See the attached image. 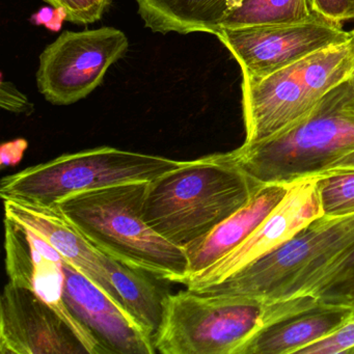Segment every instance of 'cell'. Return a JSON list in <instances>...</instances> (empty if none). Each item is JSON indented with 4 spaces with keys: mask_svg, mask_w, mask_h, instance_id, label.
<instances>
[{
    "mask_svg": "<svg viewBox=\"0 0 354 354\" xmlns=\"http://www.w3.org/2000/svg\"><path fill=\"white\" fill-rule=\"evenodd\" d=\"M350 80H351L352 82H353V84H354V65H353V70H352L351 76H350Z\"/></svg>",
    "mask_w": 354,
    "mask_h": 354,
    "instance_id": "cell-28",
    "label": "cell"
},
{
    "mask_svg": "<svg viewBox=\"0 0 354 354\" xmlns=\"http://www.w3.org/2000/svg\"><path fill=\"white\" fill-rule=\"evenodd\" d=\"M346 171H354V151L350 154L346 155L343 158L335 161L333 165L325 169L321 175H331V174L346 173Z\"/></svg>",
    "mask_w": 354,
    "mask_h": 354,
    "instance_id": "cell-26",
    "label": "cell"
},
{
    "mask_svg": "<svg viewBox=\"0 0 354 354\" xmlns=\"http://www.w3.org/2000/svg\"><path fill=\"white\" fill-rule=\"evenodd\" d=\"M323 215L342 217L354 213V171L317 176Z\"/></svg>",
    "mask_w": 354,
    "mask_h": 354,
    "instance_id": "cell-20",
    "label": "cell"
},
{
    "mask_svg": "<svg viewBox=\"0 0 354 354\" xmlns=\"http://www.w3.org/2000/svg\"><path fill=\"white\" fill-rule=\"evenodd\" d=\"M354 294V248L320 281L312 297L324 304H341Z\"/></svg>",
    "mask_w": 354,
    "mask_h": 354,
    "instance_id": "cell-21",
    "label": "cell"
},
{
    "mask_svg": "<svg viewBox=\"0 0 354 354\" xmlns=\"http://www.w3.org/2000/svg\"><path fill=\"white\" fill-rule=\"evenodd\" d=\"M243 0H138V14L153 32L187 35L218 32Z\"/></svg>",
    "mask_w": 354,
    "mask_h": 354,
    "instance_id": "cell-17",
    "label": "cell"
},
{
    "mask_svg": "<svg viewBox=\"0 0 354 354\" xmlns=\"http://www.w3.org/2000/svg\"><path fill=\"white\" fill-rule=\"evenodd\" d=\"M241 68L242 77L262 78L353 36L341 22L320 16L304 24L221 28L215 34Z\"/></svg>",
    "mask_w": 354,
    "mask_h": 354,
    "instance_id": "cell-9",
    "label": "cell"
},
{
    "mask_svg": "<svg viewBox=\"0 0 354 354\" xmlns=\"http://www.w3.org/2000/svg\"><path fill=\"white\" fill-rule=\"evenodd\" d=\"M354 347V317L325 339L300 350L298 354L347 353Z\"/></svg>",
    "mask_w": 354,
    "mask_h": 354,
    "instance_id": "cell-23",
    "label": "cell"
},
{
    "mask_svg": "<svg viewBox=\"0 0 354 354\" xmlns=\"http://www.w3.org/2000/svg\"><path fill=\"white\" fill-rule=\"evenodd\" d=\"M184 161L142 154L113 147L64 154L1 180L3 200L35 204H59L64 198L88 190L118 184L152 181L177 169Z\"/></svg>",
    "mask_w": 354,
    "mask_h": 354,
    "instance_id": "cell-7",
    "label": "cell"
},
{
    "mask_svg": "<svg viewBox=\"0 0 354 354\" xmlns=\"http://www.w3.org/2000/svg\"><path fill=\"white\" fill-rule=\"evenodd\" d=\"M0 105L6 111L14 113H24L32 115L35 111V106L26 95L22 94L11 82H6L1 77L0 84Z\"/></svg>",
    "mask_w": 354,
    "mask_h": 354,
    "instance_id": "cell-24",
    "label": "cell"
},
{
    "mask_svg": "<svg viewBox=\"0 0 354 354\" xmlns=\"http://www.w3.org/2000/svg\"><path fill=\"white\" fill-rule=\"evenodd\" d=\"M348 354H354V347L351 348L349 351L347 352Z\"/></svg>",
    "mask_w": 354,
    "mask_h": 354,
    "instance_id": "cell-29",
    "label": "cell"
},
{
    "mask_svg": "<svg viewBox=\"0 0 354 354\" xmlns=\"http://www.w3.org/2000/svg\"><path fill=\"white\" fill-rule=\"evenodd\" d=\"M53 9L61 10L66 20L72 24H95L103 17L111 0H44Z\"/></svg>",
    "mask_w": 354,
    "mask_h": 354,
    "instance_id": "cell-22",
    "label": "cell"
},
{
    "mask_svg": "<svg viewBox=\"0 0 354 354\" xmlns=\"http://www.w3.org/2000/svg\"><path fill=\"white\" fill-rule=\"evenodd\" d=\"M318 304L312 296L261 302L188 289L167 294L155 348L162 354H240L267 325Z\"/></svg>",
    "mask_w": 354,
    "mask_h": 354,
    "instance_id": "cell-4",
    "label": "cell"
},
{
    "mask_svg": "<svg viewBox=\"0 0 354 354\" xmlns=\"http://www.w3.org/2000/svg\"><path fill=\"white\" fill-rule=\"evenodd\" d=\"M353 248L354 213L323 215L274 252L198 294L261 302L306 297Z\"/></svg>",
    "mask_w": 354,
    "mask_h": 354,
    "instance_id": "cell-5",
    "label": "cell"
},
{
    "mask_svg": "<svg viewBox=\"0 0 354 354\" xmlns=\"http://www.w3.org/2000/svg\"><path fill=\"white\" fill-rule=\"evenodd\" d=\"M314 0H243L221 28L304 24L320 17Z\"/></svg>",
    "mask_w": 354,
    "mask_h": 354,
    "instance_id": "cell-19",
    "label": "cell"
},
{
    "mask_svg": "<svg viewBox=\"0 0 354 354\" xmlns=\"http://www.w3.org/2000/svg\"><path fill=\"white\" fill-rule=\"evenodd\" d=\"M0 353H88L64 319L34 291L10 281L0 298Z\"/></svg>",
    "mask_w": 354,
    "mask_h": 354,
    "instance_id": "cell-12",
    "label": "cell"
},
{
    "mask_svg": "<svg viewBox=\"0 0 354 354\" xmlns=\"http://www.w3.org/2000/svg\"><path fill=\"white\" fill-rule=\"evenodd\" d=\"M321 216L323 212L318 177L304 178L290 183L281 203L240 245L192 277L185 287L200 293L223 283L287 243L308 223Z\"/></svg>",
    "mask_w": 354,
    "mask_h": 354,
    "instance_id": "cell-10",
    "label": "cell"
},
{
    "mask_svg": "<svg viewBox=\"0 0 354 354\" xmlns=\"http://www.w3.org/2000/svg\"><path fill=\"white\" fill-rule=\"evenodd\" d=\"M354 151V84L327 93L304 120L258 144H243L232 158L262 184H290L317 177Z\"/></svg>",
    "mask_w": 354,
    "mask_h": 354,
    "instance_id": "cell-3",
    "label": "cell"
},
{
    "mask_svg": "<svg viewBox=\"0 0 354 354\" xmlns=\"http://www.w3.org/2000/svg\"><path fill=\"white\" fill-rule=\"evenodd\" d=\"M290 184H262L246 204L185 248L188 277H196L242 243L283 200Z\"/></svg>",
    "mask_w": 354,
    "mask_h": 354,
    "instance_id": "cell-15",
    "label": "cell"
},
{
    "mask_svg": "<svg viewBox=\"0 0 354 354\" xmlns=\"http://www.w3.org/2000/svg\"><path fill=\"white\" fill-rule=\"evenodd\" d=\"M102 264L125 308L155 337L162 320L167 295L157 283L159 279L105 254Z\"/></svg>",
    "mask_w": 354,
    "mask_h": 354,
    "instance_id": "cell-18",
    "label": "cell"
},
{
    "mask_svg": "<svg viewBox=\"0 0 354 354\" xmlns=\"http://www.w3.org/2000/svg\"><path fill=\"white\" fill-rule=\"evenodd\" d=\"M353 36L262 78L242 77L245 140L274 138L304 120L321 99L351 76Z\"/></svg>",
    "mask_w": 354,
    "mask_h": 354,
    "instance_id": "cell-6",
    "label": "cell"
},
{
    "mask_svg": "<svg viewBox=\"0 0 354 354\" xmlns=\"http://www.w3.org/2000/svg\"><path fill=\"white\" fill-rule=\"evenodd\" d=\"M261 186L230 152L184 161L149 182L142 216L165 239L186 248L241 208Z\"/></svg>",
    "mask_w": 354,
    "mask_h": 354,
    "instance_id": "cell-1",
    "label": "cell"
},
{
    "mask_svg": "<svg viewBox=\"0 0 354 354\" xmlns=\"http://www.w3.org/2000/svg\"><path fill=\"white\" fill-rule=\"evenodd\" d=\"M353 317L354 310L349 306L321 304L267 325L243 346L240 354H298Z\"/></svg>",
    "mask_w": 354,
    "mask_h": 354,
    "instance_id": "cell-16",
    "label": "cell"
},
{
    "mask_svg": "<svg viewBox=\"0 0 354 354\" xmlns=\"http://www.w3.org/2000/svg\"><path fill=\"white\" fill-rule=\"evenodd\" d=\"M339 306H349V308H352L354 310V294H352L350 297H348L347 299L344 300L341 304Z\"/></svg>",
    "mask_w": 354,
    "mask_h": 354,
    "instance_id": "cell-27",
    "label": "cell"
},
{
    "mask_svg": "<svg viewBox=\"0 0 354 354\" xmlns=\"http://www.w3.org/2000/svg\"><path fill=\"white\" fill-rule=\"evenodd\" d=\"M128 47L127 36L115 28L64 32L40 55L39 91L53 105L78 102L102 84Z\"/></svg>",
    "mask_w": 354,
    "mask_h": 354,
    "instance_id": "cell-8",
    "label": "cell"
},
{
    "mask_svg": "<svg viewBox=\"0 0 354 354\" xmlns=\"http://www.w3.org/2000/svg\"><path fill=\"white\" fill-rule=\"evenodd\" d=\"M317 11L329 19L341 22L354 20V0H314Z\"/></svg>",
    "mask_w": 354,
    "mask_h": 354,
    "instance_id": "cell-25",
    "label": "cell"
},
{
    "mask_svg": "<svg viewBox=\"0 0 354 354\" xmlns=\"http://www.w3.org/2000/svg\"><path fill=\"white\" fill-rule=\"evenodd\" d=\"M3 203L6 217L42 237L66 263L125 306L103 267L104 254L93 246L74 227L59 205L45 206L11 198L3 200Z\"/></svg>",
    "mask_w": 354,
    "mask_h": 354,
    "instance_id": "cell-14",
    "label": "cell"
},
{
    "mask_svg": "<svg viewBox=\"0 0 354 354\" xmlns=\"http://www.w3.org/2000/svg\"><path fill=\"white\" fill-rule=\"evenodd\" d=\"M149 182L88 190L64 198L57 205L84 237L103 254L160 281L185 286L188 277L185 248L165 239L142 216Z\"/></svg>",
    "mask_w": 354,
    "mask_h": 354,
    "instance_id": "cell-2",
    "label": "cell"
},
{
    "mask_svg": "<svg viewBox=\"0 0 354 354\" xmlns=\"http://www.w3.org/2000/svg\"><path fill=\"white\" fill-rule=\"evenodd\" d=\"M63 269L68 308L106 353H157L154 337L125 306L65 261Z\"/></svg>",
    "mask_w": 354,
    "mask_h": 354,
    "instance_id": "cell-13",
    "label": "cell"
},
{
    "mask_svg": "<svg viewBox=\"0 0 354 354\" xmlns=\"http://www.w3.org/2000/svg\"><path fill=\"white\" fill-rule=\"evenodd\" d=\"M6 268L10 281L34 291L50 306L88 354L106 353L100 342L68 308L64 298V259L42 237L13 219L5 218Z\"/></svg>",
    "mask_w": 354,
    "mask_h": 354,
    "instance_id": "cell-11",
    "label": "cell"
}]
</instances>
